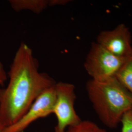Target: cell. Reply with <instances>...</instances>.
<instances>
[{"label":"cell","mask_w":132,"mask_h":132,"mask_svg":"<svg viewBox=\"0 0 132 132\" xmlns=\"http://www.w3.org/2000/svg\"><path fill=\"white\" fill-rule=\"evenodd\" d=\"M86 90L96 113L109 128L116 127L123 114L132 109V94L115 77L89 80Z\"/></svg>","instance_id":"obj_2"},{"label":"cell","mask_w":132,"mask_h":132,"mask_svg":"<svg viewBox=\"0 0 132 132\" xmlns=\"http://www.w3.org/2000/svg\"><path fill=\"white\" fill-rule=\"evenodd\" d=\"M6 88L0 90V129L13 125L28 111L39 95L56 84L39 71L31 48L22 43L8 72Z\"/></svg>","instance_id":"obj_1"},{"label":"cell","mask_w":132,"mask_h":132,"mask_svg":"<svg viewBox=\"0 0 132 132\" xmlns=\"http://www.w3.org/2000/svg\"><path fill=\"white\" fill-rule=\"evenodd\" d=\"M10 3L13 10L17 12L27 10L36 14H40L51 6V0H10Z\"/></svg>","instance_id":"obj_7"},{"label":"cell","mask_w":132,"mask_h":132,"mask_svg":"<svg viewBox=\"0 0 132 132\" xmlns=\"http://www.w3.org/2000/svg\"><path fill=\"white\" fill-rule=\"evenodd\" d=\"M121 122L122 125V132H132V109L123 114Z\"/></svg>","instance_id":"obj_10"},{"label":"cell","mask_w":132,"mask_h":132,"mask_svg":"<svg viewBox=\"0 0 132 132\" xmlns=\"http://www.w3.org/2000/svg\"><path fill=\"white\" fill-rule=\"evenodd\" d=\"M0 132H4V129H0Z\"/></svg>","instance_id":"obj_12"},{"label":"cell","mask_w":132,"mask_h":132,"mask_svg":"<svg viewBox=\"0 0 132 132\" xmlns=\"http://www.w3.org/2000/svg\"><path fill=\"white\" fill-rule=\"evenodd\" d=\"M68 128L67 132H106L105 130L90 120H81L78 124Z\"/></svg>","instance_id":"obj_9"},{"label":"cell","mask_w":132,"mask_h":132,"mask_svg":"<svg viewBox=\"0 0 132 132\" xmlns=\"http://www.w3.org/2000/svg\"><path fill=\"white\" fill-rule=\"evenodd\" d=\"M7 76L3 64L0 62V86L4 85L7 80Z\"/></svg>","instance_id":"obj_11"},{"label":"cell","mask_w":132,"mask_h":132,"mask_svg":"<svg viewBox=\"0 0 132 132\" xmlns=\"http://www.w3.org/2000/svg\"><path fill=\"white\" fill-rule=\"evenodd\" d=\"M56 98L53 113L57 122L55 132H65L67 128L73 126L82 120L75 108L76 94L75 86L60 82L55 86Z\"/></svg>","instance_id":"obj_4"},{"label":"cell","mask_w":132,"mask_h":132,"mask_svg":"<svg viewBox=\"0 0 132 132\" xmlns=\"http://www.w3.org/2000/svg\"><path fill=\"white\" fill-rule=\"evenodd\" d=\"M131 35L125 24H118L111 30L99 33L96 42L109 52L117 56L128 58L132 56Z\"/></svg>","instance_id":"obj_6"},{"label":"cell","mask_w":132,"mask_h":132,"mask_svg":"<svg viewBox=\"0 0 132 132\" xmlns=\"http://www.w3.org/2000/svg\"><path fill=\"white\" fill-rule=\"evenodd\" d=\"M128 58L117 56L94 42L86 58L84 68L91 79L108 80L115 77Z\"/></svg>","instance_id":"obj_3"},{"label":"cell","mask_w":132,"mask_h":132,"mask_svg":"<svg viewBox=\"0 0 132 132\" xmlns=\"http://www.w3.org/2000/svg\"><path fill=\"white\" fill-rule=\"evenodd\" d=\"M55 84L39 96L24 116L4 132H23L36 120L53 113L55 102Z\"/></svg>","instance_id":"obj_5"},{"label":"cell","mask_w":132,"mask_h":132,"mask_svg":"<svg viewBox=\"0 0 132 132\" xmlns=\"http://www.w3.org/2000/svg\"><path fill=\"white\" fill-rule=\"evenodd\" d=\"M115 78L132 94V56L126 60L116 74Z\"/></svg>","instance_id":"obj_8"}]
</instances>
